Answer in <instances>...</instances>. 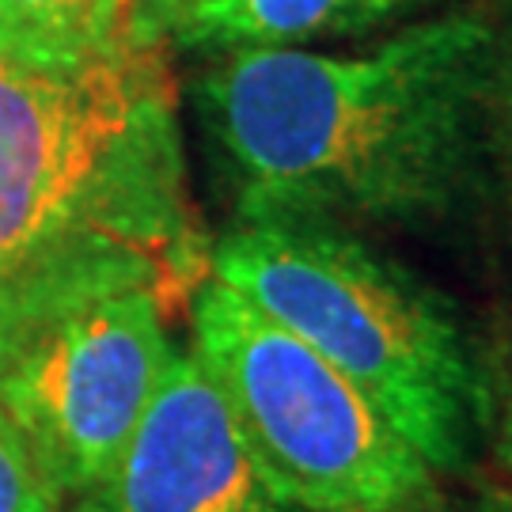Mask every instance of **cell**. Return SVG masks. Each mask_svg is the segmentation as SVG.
<instances>
[{
	"label": "cell",
	"instance_id": "6da1fadb",
	"mask_svg": "<svg viewBox=\"0 0 512 512\" xmlns=\"http://www.w3.org/2000/svg\"><path fill=\"white\" fill-rule=\"evenodd\" d=\"M505 16L448 8L365 50L205 57L190 107L232 220L433 228L501 160Z\"/></svg>",
	"mask_w": 512,
	"mask_h": 512
},
{
	"label": "cell",
	"instance_id": "7a4b0ae2",
	"mask_svg": "<svg viewBox=\"0 0 512 512\" xmlns=\"http://www.w3.org/2000/svg\"><path fill=\"white\" fill-rule=\"evenodd\" d=\"M114 255L209 274L171 50L133 42L80 65L0 57V293Z\"/></svg>",
	"mask_w": 512,
	"mask_h": 512
},
{
	"label": "cell",
	"instance_id": "3957f363",
	"mask_svg": "<svg viewBox=\"0 0 512 512\" xmlns=\"http://www.w3.org/2000/svg\"><path fill=\"white\" fill-rule=\"evenodd\" d=\"M209 274L293 330L365 395L444 482L475 471L490 437V380L463 315L361 232L232 220Z\"/></svg>",
	"mask_w": 512,
	"mask_h": 512
},
{
	"label": "cell",
	"instance_id": "277c9868",
	"mask_svg": "<svg viewBox=\"0 0 512 512\" xmlns=\"http://www.w3.org/2000/svg\"><path fill=\"white\" fill-rule=\"evenodd\" d=\"M198 281L152 258L73 262L0 293V410L57 501L107 471L145 418L171 357V315Z\"/></svg>",
	"mask_w": 512,
	"mask_h": 512
},
{
	"label": "cell",
	"instance_id": "5b68a950",
	"mask_svg": "<svg viewBox=\"0 0 512 512\" xmlns=\"http://www.w3.org/2000/svg\"><path fill=\"white\" fill-rule=\"evenodd\" d=\"M186 308V349L300 512H433L448 497L418 448L293 330L213 274Z\"/></svg>",
	"mask_w": 512,
	"mask_h": 512
},
{
	"label": "cell",
	"instance_id": "8992f818",
	"mask_svg": "<svg viewBox=\"0 0 512 512\" xmlns=\"http://www.w3.org/2000/svg\"><path fill=\"white\" fill-rule=\"evenodd\" d=\"M61 512H300L266 478L190 349L171 357L145 418Z\"/></svg>",
	"mask_w": 512,
	"mask_h": 512
},
{
	"label": "cell",
	"instance_id": "52a82bcc",
	"mask_svg": "<svg viewBox=\"0 0 512 512\" xmlns=\"http://www.w3.org/2000/svg\"><path fill=\"white\" fill-rule=\"evenodd\" d=\"M440 0H160L141 23L171 54L217 57L391 31Z\"/></svg>",
	"mask_w": 512,
	"mask_h": 512
},
{
	"label": "cell",
	"instance_id": "ba28073f",
	"mask_svg": "<svg viewBox=\"0 0 512 512\" xmlns=\"http://www.w3.org/2000/svg\"><path fill=\"white\" fill-rule=\"evenodd\" d=\"M141 0H0V57L80 65L141 38Z\"/></svg>",
	"mask_w": 512,
	"mask_h": 512
},
{
	"label": "cell",
	"instance_id": "9c48e42d",
	"mask_svg": "<svg viewBox=\"0 0 512 512\" xmlns=\"http://www.w3.org/2000/svg\"><path fill=\"white\" fill-rule=\"evenodd\" d=\"M0 512H61L50 478L42 475L27 440L0 410Z\"/></svg>",
	"mask_w": 512,
	"mask_h": 512
},
{
	"label": "cell",
	"instance_id": "30bf717a",
	"mask_svg": "<svg viewBox=\"0 0 512 512\" xmlns=\"http://www.w3.org/2000/svg\"><path fill=\"white\" fill-rule=\"evenodd\" d=\"M501 164L512 175V16H505V65H501V122H497Z\"/></svg>",
	"mask_w": 512,
	"mask_h": 512
},
{
	"label": "cell",
	"instance_id": "8fae6325",
	"mask_svg": "<svg viewBox=\"0 0 512 512\" xmlns=\"http://www.w3.org/2000/svg\"><path fill=\"white\" fill-rule=\"evenodd\" d=\"M433 512H512V490L505 486H482L463 497H444Z\"/></svg>",
	"mask_w": 512,
	"mask_h": 512
},
{
	"label": "cell",
	"instance_id": "7c38bea8",
	"mask_svg": "<svg viewBox=\"0 0 512 512\" xmlns=\"http://www.w3.org/2000/svg\"><path fill=\"white\" fill-rule=\"evenodd\" d=\"M497 456L505 463V471L512 478V387L509 399H505V410H501V425H497Z\"/></svg>",
	"mask_w": 512,
	"mask_h": 512
},
{
	"label": "cell",
	"instance_id": "4fadbf2b",
	"mask_svg": "<svg viewBox=\"0 0 512 512\" xmlns=\"http://www.w3.org/2000/svg\"><path fill=\"white\" fill-rule=\"evenodd\" d=\"M156 4H160V0H141V19H137V27L145 23V16L152 12V8H156ZM141 38H145V35H141ZM145 42H148V38H145Z\"/></svg>",
	"mask_w": 512,
	"mask_h": 512
}]
</instances>
